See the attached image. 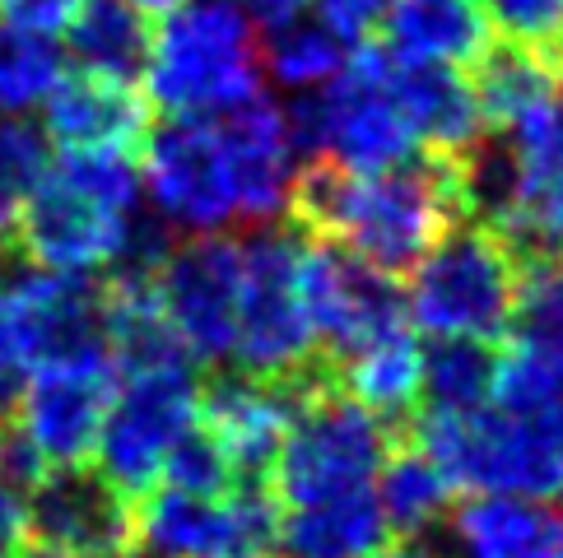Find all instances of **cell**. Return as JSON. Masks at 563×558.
I'll return each instance as SVG.
<instances>
[{
  "instance_id": "30",
  "label": "cell",
  "mask_w": 563,
  "mask_h": 558,
  "mask_svg": "<svg viewBox=\"0 0 563 558\" xmlns=\"http://www.w3.org/2000/svg\"><path fill=\"white\" fill-rule=\"evenodd\" d=\"M52 168V140L29 116H0V247Z\"/></svg>"
},
{
  "instance_id": "23",
  "label": "cell",
  "mask_w": 563,
  "mask_h": 558,
  "mask_svg": "<svg viewBox=\"0 0 563 558\" xmlns=\"http://www.w3.org/2000/svg\"><path fill=\"white\" fill-rule=\"evenodd\" d=\"M391 540V526L382 516L373 489L321 498V503L285 507L275 531V554L285 558H377Z\"/></svg>"
},
{
  "instance_id": "7",
  "label": "cell",
  "mask_w": 563,
  "mask_h": 558,
  "mask_svg": "<svg viewBox=\"0 0 563 558\" xmlns=\"http://www.w3.org/2000/svg\"><path fill=\"white\" fill-rule=\"evenodd\" d=\"M521 252L489 224H456L410 266L406 322L424 341L494 345L512 331Z\"/></svg>"
},
{
  "instance_id": "11",
  "label": "cell",
  "mask_w": 563,
  "mask_h": 558,
  "mask_svg": "<svg viewBox=\"0 0 563 558\" xmlns=\"http://www.w3.org/2000/svg\"><path fill=\"white\" fill-rule=\"evenodd\" d=\"M200 428V377L196 364H158L122 372L93 447V470L126 498H145L173 451Z\"/></svg>"
},
{
  "instance_id": "27",
  "label": "cell",
  "mask_w": 563,
  "mask_h": 558,
  "mask_svg": "<svg viewBox=\"0 0 563 558\" xmlns=\"http://www.w3.org/2000/svg\"><path fill=\"white\" fill-rule=\"evenodd\" d=\"M373 498H377V507L387 516L391 531L429 535L433 526H442L452 516L456 489L433 456L410 443L400 451H387V461H382L377 480H373Z\"/></svg>"
},
{
  "instance_id": "1",
  "label": "cell",
  "mask_w": 563,
  "mask_h": 558,
  "mask_svg": "<svg viewBox=\"0 0 563 558\" xmlns=\"http://www.w3.org/2000/svg\"><path fill=\"white\" fill-rule=\"evenodd\" d=\"M289 108L266 93L219 116H164L140 140V196L173 237H233L294 214L303 177Z\"/></svg>"
},
{
  "instance_id": "15",
  "label": "cell",
  "mask_w": 563,
  "mask_h": 558,
  "mask_svg": "<svg viewBox=\"0 0 563 558\" xmlns=\"http://www.w3.org/2000/svg\"><path fill=\"white\" fill-rule=\"evenodd\" d=\"M117 382H122V368H117L108 345H89L79 354L52 358V364L24 377L14 424L24 428L47 470L93 461Z\"/></svg>"
},
{
  "instance_id": "2",
  "label": "cell",
  "mask_w": 563,
  "mask_h": 558,
  "mask_svg": "<svg viewBox=\"0 0 563 558\" xmlns=\"http://www.w3.org/2000/svg\"><path fill=\"white\" fill-rule=\"evenodd\" d=\"M294 214L303 219L312 237L396 279L442 233L466 224L471 214L466 164L429 154L377 172H345L312 164L298 177Z\"/></svg>"
},
{
  "instance_id": "42",
  "label": "cell",
  "mask_w": 563,
  "mask_h": 558,
  "mask_svg": "<svg viewBox=\"0 0 563 558\" xmlns=\"http://www.w3.org/2000/svg\"><path fill=\"white\" fill-rule=\"evenodd\" d=\"M559 418H563V377H559Z\"/></svg>"
},
{
  "instance_id": "5",
  "label": "cell",
  "mask_w": 563,
  "mask_h": 558,
  "mask_svg": "<svg viewBox=\"0 0 563 558\" xmlns=\"http://www.w3.org/2000/svg\"><path fill=\"white\" fill-rule=\"evenodd\" d=\"M415 447L429 451L456 493L536 498L563 503V418L503 410L494 401L471 410L424 405Z\"/></svg>"
},
{
  "instance_id": "32",
  "label": "cell",
  "mask_w": 563,
  "mask_h": 558,
  "mask_svg": "<svg viewBox=\"0 0 563 558\" xmlns=\"http://www.w3.org/2000/svg\"><path fill=\"white\" fill-rule=\"evenodd\" d=\"M494 364L489 345L471 341H438L424 349V405L433 410H471L485 405L494 391Z\"/></svg>"
},
{
  "instance_id": "31",
  "label": "cell",
  "mask_w": 563,
  "mask_h": 558,
  "mask_svg": "<svg viewBox=\"0 0 563 558\" xmlns=\"http://www.w3.org/2000/svg\"><path fill=\"white\" fill-rule=\"evenodd\" d=\"M512 331L521 345L563 349V252H531L517 270Z\"/></svg>"
},
{
  "instance_id": "13",
  "label": "cell",
  "mask_w": 563,
  "mask_h": 558,
  "mask_svg": "<svg viewBox=\"0 0 563 558\" xmlns=\"http://www.w3.org/2000/svg\"><path fill=\"white\" fill-rule=\"evenodd\" d=\"M154 298L191 364H233L238 298H243V247L238 237H183L154 266Z\"/></svg>"
},
{
  "instance_id": "41",
  "label": "cell",
  "mask_w": 563,
  "mask_h": 558,
  "mask_svg": "<svg viewBox=\"0 0 563 558\" xmlns=\"http://www.w3.org/2000/svg\"><path fill=\"white\" fill-rule=\"evenodd\" d=\"M14 558H75V554H66V549H52V545H19L14 549Z\"/></svg>"
},
{
  "instance_id": "25",
  "label": "cell",
  "mask_w": 563,
  "mask_h": 558,
  "mask_svg": "<svg viewBox=\"0 0 563 558\" xmlns=\"http://www.w3.org/2000/svg\"><path fill=\"white\" fill-rule=\"evenodd\" d=\"M475 98L494 135H508L563 98V56L503 43L475 62Z\"/></svg>"
},
{
  "instance_id": "40",
  "label": "cell",
  "mask_w": 563,
  "mask_h": 558,
  "mask_svg": "<svg viewBox=\"0 0 563 558\" xmlns=\"http://www.w3.org/2000/svg\"><path fill=\"white\" fill-rule=\"evenodd\" d=\"M122 5H131V10L145 14V19H154V14H168L177 5H187V0H122Z\"/></svg>"
},
{
  "instance_id": "33",
  "label": "cell",
  "mask_w": 563,
  "mask_h": 558,
  "mask_svg": "<svg viewBox=\"0 0 563 558\" xmlns=\"http://www.w3.org/2000/svg\"><path fill=\"white\" fill-rule=\"evenodd\" d=\"M494 37L563 56V0H479Z\"/></svg>"
},
{
  "instance_id": "12",
  "label": "cell",
  "mask_w": 563,
  "mask_h": 558,
  "mask_svg": "<svg viewBox=\"0 0 563 558\" xmlns=\"http://www.w3.org/2000/svg\"><path fill=\"white\" fill-rule=\"evenodd\" d=\"M279 503L256 480L219 493L150 489L135 512V549L150 558H275Z\"/></svg>"
},
{
  "instance_id": "36",
  "label": "cell",
  "mask_w": 563,
  "mask_h": 558,
  "mask_svg": "<svg viewBox=\"0 0 563 558\" xmlns=\"http://www.w3.org/2000/svg\"><path fill=\"white\" fill-rule=\"evenodd\" d=\"M24 493L10 489L5 480H0V558H14V549L24 545Z\"/></svg>"
},
{
  "instance_id": "19",
  "label": "cell",
  "mask_w": 563,
  "mask_h": 558,
  "mask_svg": "<svg viewBox=\"0 0 563 558\" xmlns=\"http://www.w3.org/2000/svg\"><path fill=\"white\" fill-rule=\"evenodd\" d=\"M43 131L62 154H135L150 131V103L135 85L62 75L43 103Z\"/></svg>"
},
{
  "instance_id": "39",
  "label": "cell",
  "mask_w": 563,
  "mask_h": 558,
  "mask_svg": "<svg viewBox=\"0 0 563 558\" xmlns=\"http://www.w3.org/2000/svg\"><path fill=\"white\" fill-rule=\"evenodd\" d=\"M19 391H24V372L0 368V428L14 424V414H19Z\"/></svg>"
},
{
  "instance_id": "10",
  "label": "cell",
  "mask_w": 563,
  "mask_h": 558,
  "mask_svg": "<svg viewBox=\"0 0 563 558\" xmlns=\"http://www.w3.org/2000/svg\"><path fill=\"white\" fill-rule=\"evenodd\" d=\"M466 191L471 214H485L517 252L563 247V98L503 135L494 158H466Z\"/></svg>"
},
{
  "instance_id": "14",
  "label": "cell",
  "mask_w": 563,
  "mask_h": 558,
  "mask_svg": "<svg viewBox=\"0 0 563 558\" xmlns=\"http://www.w3.org/2000/svg\"><path fill=\"white\" fill-rule=\"evenodd\" d=\"M89 345H103V279L29 261L0 279V368L29 377Z\"/></svg>"
},
{
  "instance_id": "4",
  "label": "cell",
  "mask_w": 563,
  "mask_h": 558,
  "mask_svg": "<svg viewBox=\"0 0 563 558\" xmlns=\"http://www.w3.org/2000/svg\"><path fill=\"white\" fill-rule=\"evenodd\" d=\"M145 103L158 116H219L261 98V29L233 0H187L158 14L145 56Z\"/></svg>"
},
{
  "instance_id": "17",
  "label": "cell",
  "mask_w": 563,
  "mask_h": 558,
  "mask_svg": "<svg viewBox=\"0 0 563 558\" xmlns=\"http://www.w3.org/2000/svg\"><path fill=\"white\" fill-rule=\"evenodd\" d=\"M308 308H312L317 345L331 358L410 326L396 279L354 261L350 252L321 243V237H312L308 247Z\"/></svg>"
},
{
  "instance_id": "3",
  "label": "cell",
  "mask_w": 563,
  "mask_h": 558,
  "mask_svg": "<svg viewBox=\"0 0 563 558\" xmlns=\"http://www.w3.org/2000/svg\"><path fill=\"white\" fill-rule=\"evenodd\" d=\"M145 214L131 154H62L19 214L10 247L29 266L66 275L112 279L154 270L164 228Z\"/></svg>"
},
{
  "instance_id": "26",
  "label": "cell",
  "mask_w": 563,
  "mask_h": 558,
  "mask_svg": "<svg viewBox=\"0 0 563 558\" xmlns=\"http://www.w3.org/2000/svg\"><path fill=\"white\" fill-rule=\"evenodd\" d=\"M66 33V62H75L79 75H98L112 85H135L150 56V19L122 5V0H85Z\"/></svg>"
},
{
  "instance_id": "38",
  "label": "cell",
  "mask_w": 563,
  "mask_h": 558,
  "mask_svg": "<svg viewBox=\"0 0 563 558\" xmlns=\"http://www.w3.org/2000/svg\"><path fill=\"white\" fill-rule=\"evenodd\" d=\"M377 558H448V549L433 545L429 535H400V540H387V545H382Z\"/></svg>"
},
{
  "instance_id": "18",
  "label": "cell",
  "mask_w": 563,
  "mask_h": 558,
  "mask_svg": "<svg viewBox=\"0 0 563 558\" xmlns=\"http://www.w3.org/2000/svg\"><path fill=\"white\" fill-rule=\"evenodd\" d=\"M294 410H298L294 382L229 372L219 382L200 387V433L224 456L233 480H266L275 451L289 433Z\"/></svg>"
},
{
  "instance_id": "37",
  "label": "cell",
  "mask_w": 563,
  "mask_h": 558,
  "mask_svg": "<svg viewBox=\"0 0 563 558\" xmlns=\"http://www.w3.org/2000/svg\"><path fill=\"white\" fill-rule=\"evenodd\" d=\"M238 10H243L256 29H275V24H285V19L294 14H308L312 0H233Z\"/></svg>"
},
{
  "instance_id": "43",
  "label": "cell",
  "mask_w": 563,
  "mask_h": 558,
  "mask_svg": "<svg viewBox=\"0 0 563 558\" xmlns=\"http://www.w3.org/2000/svg\"><path fill=\"white\" fill-rule=\"evenodd\" d=\"M0 279H5V266H0Z\"/></svg>"
},
{
  "instance_id": "16",
  "label": "cell",
  "mask_w": 563,
  "mask_h": 558,
  "mask_svg": "<svg viewBox=\"0 0 563 558\" xmlns=\"http://www.w3.org/2000/svg\"><path fill=\"white\" fill-rule=\"evenodd\" d=\"M24 526L37 545L66 549L75 558H131L135 507L93 466H56L24 498Z\"/></svg>"
},
{
  "instance_id": "34",
  "label": "cell",
  "mask_w": 563,
  "mask_h": 558,
  "mask_svg": "<svg viewBox=\"0 0 563 558\" xmlns=\"http://www.w3.org/2000/svg\"><path fill=\"white\" fill-rule=\"evenodd\" d=\"M396 0H312V19H321L345 47H358L382 29V19Z\"/></svg>"
},
{
  "instance_id": "20",
  "label": "cell",
  "mask_w": 563,
  "mask_h": 558,
  "mask_svg": "<svg viewBox=\"0 0 563 558\" xmlns=\"http://www.w3.org/2000/svg\"><path fill=\"white\" fill-rule=\"evenodd\" d=\"M442 526L448 558H563V503L475 493Z\"/></svg>"
},
{
  "instance_id": "28",
  "label": "cell",
  "mask_w": 563,
  "mask_h": 558,
  "mask_svg": "<svg viewBox=\"0 0 563 558\" xmlns=\"http://www.w3.org/2000/svg\"><path fill=\"white\" fill-rule=\"evenodd\" d=\"M345 56L350 47L312 14H294L285 24L266 29V37H261V75L294 98L331 85L340 66H345Z\"/></svg>"
},
{
  "instance_id": "21",
  "label": "cell",
  "mask_w": 563,
  "mask_h": 558,
  "mask_svg": "<svg viewBox=\"0 0 563 558\" xmlns=\"http://www.w3.org/2000/svg\"><path fill=\"white\" fill-rule=\"evenodd\" d=\"M377 33H387L396 62L438 70H466L494 47L479 0H396Z\"/></svg>"
},
{
  "instance_id": "22",
  "label": "cell",
  "mask_w": 563,
  "mask_h": 558,
  "mask_svg": "<svg viewBox=\"0 0 563 558\" xmlns=\"http://www.w3.org/2000/svg\"><path fill=\"white\" fill-rule=\"evenodd\" d=\"M400 93L419 140V154L466 164L485 149V112L466 70H438V66H406L400 62Z\"/></svg>"
},
{
  "instance_id": "35",
  "label": "cell",
  "mask_w": 563,
  "mask_h": 558,
  "mask_svg": "<svg viewBox=\"0 0 563 558\" xmlns=\"http://www.w3.org/2000/svg\"><path fill=\"white\" fill-rule=\"evenodd\" d=\"M85 5V0H0V19L14 29H29V33H43V37H56L70 14Z\"/></svg>"
},
{
  "instance_id": "8",
  "label": "cell",
  "mask_w": 563,
  "mask_h": 558,
  "mask_svg": "<svg viewBox=\"0 0 563 558\" xmlns=\"http://www.w3.org/2000/svg\"><path fill=\"white\" fill-rule=\"evenodd\" d=\"M243 247V298H238V341L233 368L271 382H294L317 364V326L308 308V228L285 219L247 228Z\"/></svg>"
},
{
  "instance_id": "6",
  "label": "cell",
  "mask_w": 563,
  "mask_h": 558,
  "mask_svg": "<svg viewBox=\"0 0 563 558\" xmlns=\"http://www.w3.org/2000/svg\"><path fill=\"white\" fill-rule=\"evenodd\" d=\"M289 126L303 158L327 168L377 172L424 158L400 93V62L387 47H350L331 85L289 108Z\"/></svg>"
},
{
  "instance_id": "9",
  "label": "cell",
  "mask_w": 563,
  "mask_h": 558,
  "mask_svg": "<svg viewBox=\"0 0 563 558\" xmlns=\"http://www.w3.org/2000/svg\"><path fill=\"white\" fill-rule=\"evenodd\" d=\"M387 451H391L387 424L358 401H350L340 387L303 391L285 443H279L266 470L271 498L279 507H303V503H321V498L373 489Z\"/></svg>"
},
{
  "instance_id": "29",
  "label": "cell",
  "mask_w": 563,
  "mask_h": 558,
  "mask_svg": "<svg viewBox=\"0 0 563 558\" xmlns=\"http://www.w3.org/2000/svg\"><path fill=\"white\" fill-rule=\"evenodd\" d=\"M62 75H66V56L52 37L14 29L0 19V116L37 112Z\"/></svg>"
},
{
  "instance_id": "24",
  "label": "cell",
  "mask_w": 563,
  "mask_h": 558,
  "mask_svg": "<svg viewBox=\"0 0 563 558\" xmlns=\"http://www.w3.org/2000/svg\"><path fill=\"white\" fill-rule=\"evenodd\" d=\"M424 349L429 345L410 326H400L364 349L340 354L335 358L340 391L368 414H377L382 424L387 418H410L415 410H424Z\"/></svg>"
}]
</instances>
